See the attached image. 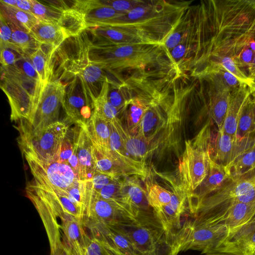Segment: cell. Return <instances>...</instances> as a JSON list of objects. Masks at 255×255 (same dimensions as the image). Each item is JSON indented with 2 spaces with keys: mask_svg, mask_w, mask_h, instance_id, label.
I'll use <instances>...</instances> for the list:
<instances>
[{
  "mask_svg": "<svg viewBox=\"0 0 255 255\" xmlns=\"http://www.w3.org/2000/svg\"><path fill=\"white\" fill-rule=\"evenodd\" d=\"M192 1L154 0L113 18L103 26L126 30L147 42L162 45Z\"/></svg>",
  "mask_w": 255,
  "mask_h": 255,
  "instance_id": "1",
  "label": "cell"
},
{
  "mask_svg": "<svg viewBox=\"0 0 255 255\" xmlns=\"http://www.w3.org/2000/svg\"><path fill=\"white\" fill-rule=\"evenodd\" d=\"M89 58L104 70L118 74L172 67L170 63H165L169 60H162L167 58L163 45L157 44L93 45L91 41Z\"/></svg>",
  "mask_w": 255,
  "mask_h": 255,
  "instance_id": "2",
  "label": "cell"
},
{
  "mask_svg": "<svg viewBox=\"0 0 255 255\" xmlns=\"http://www.w3.org/2000/svg\"><path fill=\"white\" fill-rule=\"evenodd\" d=\"M45 85L30 77L15 64L1 66L0 88L10 107L11 121H30Z\"/></svg>",
  "mask_w": 255,
  "mask_h": 255,
  "instance_id": "3",
  "label": "cell"
},
{
  "mask_svg": "<svg viewBox=\"0 0 255 255\" xmlns=\"http://www.w3.org/2000/svg\"><path fill=\"white\" fill-rule=\"evenodd\" d=\"M122 227L128 235L137 255H177L176 234L165 230L154 214H140Z\"/></svg>",
  "mask_w": 255,
  "mask_h": 255,
  "instance_id": "4",
  "label": "cell"
},
{
  "mask_svg": "<svg viewBox=\"0 0 255 255\" xmlns=\"http://www.w3.org/2000/svg\"><path fill=\"white\" fill-rule=\"evenodd\" d=\"M210 123L192 140L185 141V149L180 159L178 172L187 196L193 193L208 175L211 160L209 145Z\"/></svg>",
  "mask_w": 255,
  "mask_h": 255,
  "instance_id": "5",
  "label": "cell"
},
{
  "mask_svg": "<svg viewBox=\"0 0 255 255\" xmlns=\"http://www.w3.org/2000/svg\"><path fill=\"white\" fill-rule=\"evenodd\" d=\"M19 132L17 142L23 153L31 154L46 161H56L68 132V126L58 121L39 129L31 128L25 120L15 128Z\"/></svg>",
  "mask_w": 255,
  "mask_h": 255,
  "instance_id": "6",
  "label": "cell"
},
{
  "mask_svg": "<svg viewBox=\"0 0 255 255\" xmlns=\"http://www.w3.org/2000/svg\"><path fill=\"white\" fill-rule=\"evenodd\" d=\"M255 201V173L228 181L202 201L194 215L200 219L232 205Z\"/></svg>",
  "mask_w": 255,
  "mask_h": 255,
  "instance_id": "7",
  "label": "cell"
},
{
  "mask_svg": "<svg viewBox=\"0 0 255 255\" xmlns=\"http://www.w3.org/2000/svg\"><path fill=\"white\" fill-rule=\"evenodd\" d=\"M135 218L121 207L100 197L93 190L91 181H86L83 223L91 232L106 227L121 226Z\"/></svg>",
  "mask_w": 255,
  "mask_h": 255,
  "instance_id": "8",
  "label": "cell"
},
{
  "mask_svg": "<svg viewBox=\"0 0 255 255\" xmlns=\"http://www.w3.org/2000/svg\"><path fill=\"white\" fill-rule=\"evenodd\" d=\"M228 234V230L222 225H210L187 221L177 233L178 252L193 250L207 255L220 246Z\"/></svg>",
  "mask_w": 255,
  "mask_h": 255,
  "instance_id": "9",
  "label": "cell"
},
{
  "mask_svg": "<svg viewBox=\"0 0 255 255\" xmlns=\"http://www.w3.org/2000/svg\"><path fill=\"white\" fill-rule=\"evenodd\" d=\"M22 154L33 176V181L40 186L66 189L79 180L68 164L42 160L28 153Z\"/></svg>",
  "mask_w": 255,
  "mask_h": 255,
  "instance_id": "10",
  "label": "cell"
},
{
  "mask_svg": "<svg viewBox=\"0 0 255 255\" xmlns=\"http://www.w3.org/2000/svg\"><path fill=\"white\" fill-rule=\"evenodd\" d=\"M65 84L62 107L67 120L76 125H86L94 113L93 102L79 76H73Z\"/></svg>",
  "mask_w": 255,
  "mask_h": 255,
  "instance_id": "11",
  "label": "cell"
},
{
  "mask_svg": "<svg viewBox=\"0 0 255 255\" xmlns=\"http://www.w3.org/2000/svg\"><path fill=\"white\" fill-rule=\"evenodd\" d=\"M65 88V84L58 79L52 80L44 86L31 120H26L32 128L42 129L59 121Z\"/></svg>",
  "mask_w": 255,
  "mask_h": 255,
  "instance_id": "12",
  "label": "cell"
},
{
  "mask_svg": "<svg viewBox=\"0 0 255 255\" xmlns=\"http://www.w3.org/2000/svg\"><path fill=\"white\" fill-rule=\"evenodd\" d=\"M255 216V201L232 205L213 214L196 219L193 222L210 225H222L227 228L229 234L246 224Z\"/></svg>",
  "mask_w": 255,
  "mask_h": 255,
  "instance_id": "13",
  "label": "cell"
},
{
  "mask_svg": "<svg viewBox=\"0 0 255 255\" xmlns=\"http://www.w3.org/2000/svg\"><path fill=\"white\" fill-rule=\"evenodd\" d=\"M172 195L170 202L153 210V214L167 231L177 234L182 228L181 218L187 209V195L182 186L172 180Z\"/></svg>",
  "mask_w": 255,
  "mask_h": 255,
  "instance_id": "14",
  "label": "cell"
},
{
  "mask_svg": "<svg viewBox=\"0 0 255 255\" xmlns=\"http://www.w3.org/2000/svg\"><path fill=\"white\" fill-rule=\"evenodd\" d=\"M255 140V87L246 100L239 117L232 160Z\"/></svg>",
  "mask_w": 255,
  "mask_h": 255,
  "instance_id": "15",
  "label": "cell"
},
{
  "mask_svg": "<svg viewBox=\"0 0 255 255\" xmlns=\"http://www.w3.org/2000/svg\"><path fill=\"white\" fill-rule=\"evenodd\" d=\"M230 179L225 167L211 159L207 176L199 187L187 196L190 213L195 215L202 201Z\"/></svg>",
  "mask_w": 255,
  "mask_h": 255,
  "instance_id": "16",
  "label": "cell"
},
{
  "mask_svg": "<svg viewBox=\"0 0 255 255\" xmlns=\"http://www.w3.org/2000/svg\"><path fill=\"white\" fill-rule=\"evenodd\" d=\"M73 130V145L76 151L79 165V179L91 180L96 170L92 155L93 143L85 125H77Z\"/></svg>",
  "mask_w": 255,
  "mask_h": 255,
  "instance_id": "17",
  "label": "cell"
},
{
  "mask_svg": "<svg viewBox=\"0 0 255 255\" xmlns=\"http://www.w3.org/2000/svg\"><path fill=\"white\" fill-rule=\"evenodd\" d=\"M139 176H128L122 178L121 181V192L124 203L134 218L148 213L147 210L150 207L146 190L142 187Z\"/></svg>",
  "mask_w": 255,
  "mask_h": 255,
  "instance_id": "18",
  "label": "cell"
},
{
  "mask_svg": "<svg viewBox=\"0 0 255 255\" xmlns=\"http://www.w3.org/2000/svg\"><path fill=\"white\" fill-rule=\"evenodd\" d=\"M93 45H125L147 43L140 36L118 28L104 26L86 29Z\"/></svg>",
  "mask_w": 255,
  "mask_h": 255,
  "instance_id": "19",
  "label": "cell"
},
{
  "mask_svg": "<svg viewBox=\"0 0 255 255\" xmlns=\"http://www.w3.org/2000/svg\"><path fill=\"white\" fill-rule=\"evenodd\" d=\"M211 76L216 84V89L211 92L210 97L209 114L219 130L223 129L226 116L230 95V88L217 74H212Z\"/></svg>",
  "mask_w": 255,
  "mask_h": 255,
  "instance_id": "20",
  "label": "cell"
},
{
  "mask_svg": "<svg viewBox=\"0 0 255 255\" xmlns=\"http://www.w3.org/2000/svg\"><path fill=\"white\" fill-rule=\"evenodd\" d=\"M253 87L241 83L230 92L229 105L223 130L235 139L240 115Z\"/></svg>",
  "mask_w": 255,
  "mask_h": 255,
  "instance_id": "21",
  "label": "cell"
},
{
  "mask_svg": "<svg viewBox=\"0 0 255 255\" xmlns=\"http://www.w3.org/2000/svg\"><path fill=\"white\" fill-rule=\"evenodd\" d=\"M92 143V155L96 171L117 178L136 175L118 161L111 150H105Z\"/></svg>",
  "mask_w": 255,
  "mask_h": 255,
  "instance_id": "22",
  "label": "cell"
},
{
  "mask_svg": "<svg viewBox=\"0 0 255 255\" xmlns=\"http://www.w3.org/2000/svg\"><path fill=\"white\" fill-rule=\"evenodd\" d=\"M235 139L222 129L211 131L210 140V157L216 163L225 167L231 161Z\"/></svg>",
  "mask_w": 255,
  "mask_h": 255,
  "instance_id": "23",
  "label": "cell"
},
{
  "mask_svg": "<svg viewBox=\"0 0 255 255\" xmlns=\"http://www.w3.org/2000/svg\"><path fill=\"white\" fill-rule=\"evenodd\" d=\"M120 134L127 152L135 160L145 163V159L150 152L149 143L136 135L131 134L118 118L112 122Z\"/></svg>",
  "mask_w": 255,
  "mask_h": 255,
  "instance_id": "24",
  "label": "cell"
},
{
  "mask_svg": "<svg viewBox=\"0 0 255 255\" xmlns=\"http://www.w3.org/2000/svg\"><path fill=\"white\" fill-rule=\"evenodd\" d=\"M41 44H45L58 48L69 36L60 25L39 20L29 32Z\"/></svg>",
  "mask_w": 255,
  "mask_h": 255,
  "instance_id": "25",
  "label": "cell"
},
{
  "mask_svg": "<svg viewBox=\"0 0 255 255\" xmlns=\"http://www.w3.org/2000/svg\"><path fill=\"white\" fill-rule=\"evenodd\" d=\"M231 179L255 173V140L238 154L225 167Z\"/></svg>",
  "mask_w": 255,
  "mask_h": 255,
  "instance_id": "26",
  "label": "cell"
},
{
  "mask_svg": "<svg viewBox=\"0 0 255 255\" xmlns=\"http://www.w3.org/2000/svg\"><path fill=\"white\" fill-rule=\"evenodd\" d=\"M57 48L41 44L29 56L32 65L43 85L53 78V57Z\"/></svg>",
  "mask_w": 255,
  "mask_h": 255,
  "instance_id": "27",
  "label": "cell"
},
{
  "mask_svg": "<svg viewBox=\"0 0 255 255\" xmlns=\"http://www.w3.org/2000/svg\"><path fill=\"white\" fill-rule=\"evenodd\" d=\"M85 127L94 143L105 150H111L110 122L94 113Z\"/></svg>",
  "mask_w": 255,
  "mask_h": 255,
  "instance_id": "28",
  "label": "cell"
},
{
  "mask_svg": "<svg viewBox=\"0 0 255 255\" xmlns=\"http://www.w3.org/2000/svg\"><path fill=\"white\" fill-rule=\"evenodd\" d=\"M32 14L39 20L57 24L65 30L70 16V9L61 10L36 0H31Z\"/></svg>",
  "mask_w": 255,
  "mask_h": 255,
  "instance_id": "29",
  "label": "cell"
},
{
  "mask_svg": "<svg viewBox=\"0 0 255 255\" xmlns=\"http://www.w3.org/2000/svg\"><path fill=\"white\" fill-rule=\"evenodd\" d=\"M0 15L7 22L24 31L30 32L39 20L32 14L0 2Z\"/></svg>",
  "mask_w": 255,
  "mask_h": 255,
  "instance_id": "30",
  "label": "cell"
},
{
  "mask_svg": "<svg viewBox=\"0 0 255 255\" xmlns=\"http://www.w3.org/2000/svg\"><path fill=\"white\" fill-rule=\"evenodd\" d=\"M61 222L65 245L73 247L84 245L87 243L90 237L86 234L82 221L69 216L61 220Z\"/></svg>",
  "mask_w": 255,
  "mask_h": 255,
  "instance_id": "31",
  "label": "cell"
},
{
  "mask_svg": "<svg viewBox=\"0 0 255 255\" xmlns=\"http://www.w3.org/2000/svg\"><path fill=\"white\" fill-rule=\"evenodd\" d=\"M109 82L107 81L103 84L100 93L94 102V113L111 122L119 118L120 112L108 99Z\"/></svg>",
  "mask_w": 255,
  "mask_h": 255,
  "instance_id": "32",
  "label": "cell"
},
{
  "mask_svg": "<svg viewBox=\"0 0 255 255\" xmlns=\"http://www.w3.org/2000/svg\"><path fill=\"white\" fill-rule=\"evenodd\" d=\"M206 255H255V232L240 242L217 248Z\"/></svg>",
  "mask_w": 255,
  "mask_h": 255,
  "instance_id": "33",
  "label": "cell"
},
{
  "mask_svg": "<svg viewBox=\"0 0 255 255\" xmlns=\"http://www.w3.org/2000/svg\"><path fill=\"white\" fill-rule=\"evenodd\" d=\"M108 97L111 103L120 113H122L132 98L130 90L125 79L120 82L109 83Z\"/></svg>",
  "mask_w": 255,
  "mask_h": 255,
  "instance_id": "34",
  "label": "cell"
},
{
  "mask_svg": "<svg viewBox=\"0 0 255 255\" xmlns=\"http://www.w3.org/2000/svg\"><path fill=\"white\" fill-rule=\"evenodd\" d=\"M7 23L12 31V45L25 55L29 56L40 46L41 44L35 40L30 33L20 29L11 23Z\"/></svg>",
  "mask_w": 255,
  "mask_h": 255,
  "instance_id": "35",
  "label": "cell"
},
{
  "mask_svg": "<svg viewBox=\"0 0 255 255\" xmlns=\"http://www.w3.org/2000/svg\"><path fill=\"white\" fill-rule=\"evenodd\" d=\"M147 201L150 207L153 210L158 209L168 204L171 198L172 192L169 191L161 186L146 182Z\"/></svg>",
  "mask_w": 255,
  "mask_h": 255,
  "instance_id": "36",
  "label": "cell"
},
{
  "mask_svg": "<svg viewBox=\"0 0 255 255\" xmlns=\"http://www.w3.org/2000/svg\"><path fill=\"white\" fill-rule=\"evenodd\" d=\"M122 178L109 183L105 186L99 193H96L101 198L117 205L127 211L133 216L128 208L124 203L121 194V181Z\"/></svg>",
  "mask_w": 255,
  "mask_h": 255,
  "instance_id": "37",
  "label": "cell"
},
{
  "mask_svg": "<svg viewBox=\"0 0 255 255\" xmlns=\"http://www.w3.org/2000/svg\"><path fill=\"white\" fill-rule=\"evenodd\" d=\"M99 1L104 5L111 7L117 11L126 13L144 3L146 0H99Z\"/></svg>",
  "mask_w": 255,
  "mask_h": 255,
  "instance_id": "38",
  "label": "cell"
},
{
  "mask_svg": "<svg viewBox=\"0 0 255 255\" xmlns=\"http://www.w3.org/2000/svg\"><path fill=\"white\" fill-rule=\"evenodd\" d=\"M1 66L8 67L15 64L19 58L25 55L13 45L0 47Z\"/></svg>",
  "mask_w": 255,
  "mask_h": 255,
  "instance_id": "39",
  "label": "cell"
},
{
  "mask_svg": "<svg viewBox=\"0 0 255 255\" xmlns=\"http://www.w3.org/2000/svg\"><path fill=\"white\" fill-rule=\"evenodd\" d=\"M119 179L96 171L90 181L93 190L99 193L105 186Z\"/></svg>",
  "mask_w": 255,
  "mask_h": 255,
  "instance_id": "40",
  "label": "cell"
},
{
  "mask_svg": "<svg viewBox=\"0 0 255 255\" xmlns=\"http://www.w3.org/2000/svg\"><path fill=\"white\" fill-rule=\"evenodd\" d=\"M74 152L73 141L69 138L68 133L62 144L59 153L56 161L68 164L69 159Z\"/></svg>",
  "mask_w": 255,
  "mask_h": 255,
  "instance_id": "41",
  "label": "cell"
},
{
  "mask_svg": "<svg viewBox=\"0 0 255 255\" xmlns=\"http://www.w3.org/2000/svg\"><path fill=\"white\" fill-rule=\"evenodd\" d=\"M255 55V52L248 46L243 48L233 59L239 67H248V68Z\"/></svg>",
  "mask_w": 255,
  "mask_h": 255,
  "instance_id": "42",
  "label": "cell"
},
{
  "mask_svg": "<svg viewBox=\"0 0 255 255\" xmlns=\"http://www.w3.org/2000/svg\"><path fill=\"white\" fill-rule=\"evenodd\" d=\"M0 47L12 45L11 41L12 29L4 18L0 15Z\"/></svg>",
  "mask_w": 255,
  "mask_h": 255,
  "instance_id": "43",
  "label": "cell"
},
{
  "mask_svg": "<svg viewBox=\"0 0 255 255\" xmlns=\"http://www.w3.org/2000/svg\"><path fill=\"white\" fill-rule=\"evenodd\" d=\"M0 2L32 14L31 0H0Z\"/></svg>",
  "mask_w": 255,
  "mask_h": 255,
  "instance_id": "44",
  "label": "cell"
},
{
  "mask_svg": "<svg viewBox=\"0 0 255 255\" xmlns=\"http://www.w3.org/2000/svg\"><path fill=\"white\" fill-rule=\"evenodd\" d=\"M249 76L248 77L253 80H255V55L254 59L251 63L249 67L248 68Z\"/></svg>",
  "mask_w": 255,
  "mask_h": 255,
  "instance_id": "45",
  "label": "cell"
},
{
  "mask_svg": "<svg viewBox=\"0 0 255 255\" xmlns=\"http://www.w3.org/2000/svg\"><path fill=\"white\" fill-rule=\"evenodd\" d=\"M63 251V250H62ZM64 253H63V255H64ZM62 252H61V251L60 250V251H56L55 252L52 253V254H51V255H62ZM65 255H66L65 253Z\"/></svg>",
  "mask_w": 255,
  "mask_h": 255,
  "instance_id": "46",
  "label": "cell"
},
{
  "mask_svg": "<svg viewBox=\"0 0 255 255\" xmlns=\"http://www.w3.org/2000/svg\"><path fill=\"white\" fill-rule=\"evenodd\" d=\"M104 248L105 249V251H106L107 255H116L115 254H114L113 253H112V252H111L110 251H109V250H107V249H106L105 248Z\"/></svg>",
  "mask_w": 255,
  "mask_h": 255,
  "instance_id": "47",
  "label": "cell"
}]
</instances>
